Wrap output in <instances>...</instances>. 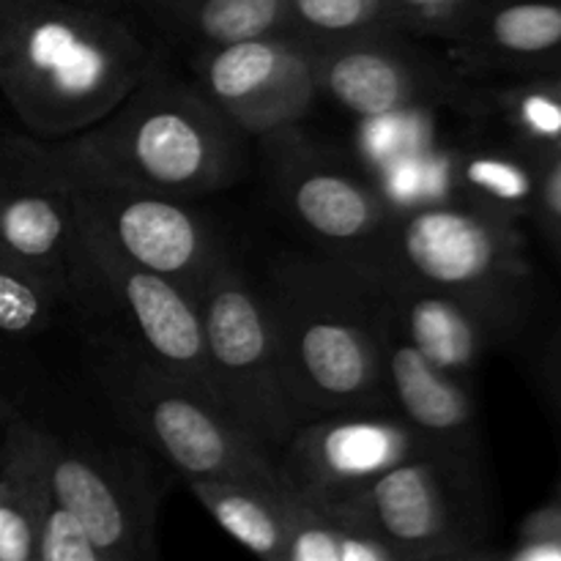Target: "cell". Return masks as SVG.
Segmentation results:
<instances>
[{
  "instance_id": "obj_30",
  "label": "cell",
  "mask_w": 561,
  "mask_h": 561,
  "mask_svg": "<svg viewBox=\"0 0 561 561\" xmlns=\"http://www.w3.org/2000/svg\"><path fill=\"white\" fill-rule=\"evenodd\" d=\"M531 219L540 225L548 244L561 257V151L542 162L540 192H537V206Z\"/></svg>"
},
{
  "instance_id": "obj_1",
  "label": "cell",
  "mask_w": 561,
  "mask_h": 561,
  "mask_svg": "<svg viewBox=\"0 0 561 561\" xmlns=\"http://www.w3.org/2000/svg\"><path fill=\"white\" fill-rule=\"evenodd\" d=\"M157 60V49L118 9L82 0H0V93L36 140L91 129Z\"/></svg>"
},
{
  "instance_id": "obj_26",
  "label": "cell",
  "mask_w": 561,
  "mask_h": 561,
  "mask_svg": "<svg viewBox=\"0 0 561 561\" xmlns=\"http://www.w3.org/2000/svg\"><path fill=\"white\" fill-rule=\"evenodd\" d=\"M394 31L383 0H288V33L307 42Z\"/></svg>"
},
{
  "instance_id": "obj_12",
  "label": "cell",
  "mask_w": 561,
  "mask_h": 561,
  "mask_svg": "<svg viewBox=\"0 0 561 561\" xmlns=\"http://www.w3.org/2000/svg\"><path fill=\"white\" fill-rule=\"evenodd\" d=\"M195 85L244 137L299 129L321 99L316 47L294 33L192 49Z\"/></svg>"
},
{
  "instance_id": "obj_2",
  "label": "cell",
  "mask_w": 561,
  "mask_h": 561,
  "mask_svg": "<svg viewBox=\"0 0 561 561\" xmlns=\"http://www.w3.org/2000/svg\"><path fill=\"white\" fill-rule=\"evenodd\" d=\"M299 420L389 411L378 354V290L340 257L285 252L257 277Z\"/></svg>"
},
{
  "instance_id": "obj_23",
  "label": "cell",
  "mask_w": 561,
  "mask_h": 561,
  "mask_svg": "<svg viewBox=\"0 0 561 561\" xmlns=\"http://www.w3.org/2000/svg\"><path fill=\"white\" fill-rule=\"evenodd\" d=\"M190 491L206 507L214 524L228 531L239 546L255 557L285 561V515L279 496L285 491L250 485L239 480H214L197 477Z\"/></svg>"
},
{
  "instance_id": "obj_4",
  "label": "cell",
  "mask_w": 561,
  "mask_h": 561,
  "mask_svg": "<svg viewBox=\"0 0 561 561\" xmlns=\"http://www.w3.org/2000/svg\"><path fill=\"white\" fill-rule=\"evenodd\" d=\"M85 362L121 425L186 480L214 477L288 491L274 458L217 405L153 365L118 329L88 323Z\"/></svg>"
},
{
  "instance_id": "obj_6",
  "label": "cell",
  "mask_w": 561,
  "mask_h": 561,
  "mask_svg": "<svg viewBox=\"0 0 561 561\" xmlns=\"http://www.w3.org/2000/svg\"><path fill=\"white\" fill-rule=\"evenodd\" d=\"M69 279L82 321L118 329L153 365L219 409L195 296L124 255L77 206Z\"/></svg>"
},
{
  "instance_id": "obj_3",
  "label": "cell",
  "mask_w": 561,
  "mask_h": 561,
  "mask_svg": "<svg viewBox=\"0 0 561 561\" xmlns=\"http://www.w3.org/2000/svg\"><path fill=\"white\" fill-rule=\"evenodd\" d=\"M241 137L195 82L173 75L159 55L118 107L60 142L113 179L195 201L239 179Z\"/></svg>"
},
{
  "instance_id": "obj_14",
  "label": "cell",
  "mask_w": 561,
  "mask_h": 561,
  "mask_svg": "<svg viewBox=\"0 0 561 561\" xmlns=\"http://www.w3.org/2000/svg\"><path fill=\"white\" fill-rule=\"evenodd\" d=\"M422 453L425 444L398 414L359 411L301 422L274 463L294 496L332 510Z\"/></svg>"
},
{
  "instance_id": "obj_24",
  "label": "cell",
  "mask_w": 561,
  "mask_h": 561,
  "mask_svg": "<svg viewBox=\"0 0 561 561\" xmlns=\"http://www.w3.org/2000/svg\"><path fill=\"white\" fill-rule=\"evenodd\" d=\"M71 307L69 285L38 263L0 247V334L47 332Z\"/></svg>"
},
{
  "instance_id": "obj_10",
  "label": "cell",
  "mask_w": 561,
  "mask_h": 561,
  "mask_svg": "<svg viewBox=\"0 0 561 561\" xmlns=\"http://www.w3.org/2000/svg\"><path fill=\"white\" fill-rule=\"evenodd\" d=\"M44 142L75 206L82 208L124 255L195 296L211 263L228 247L206 219L192 211L186 201L113 179L71 153L60 140Z\"/></svg>"
},
{
  "instance_id": "obj_8",
  "label": "cell",
  "mask_w": 561,
  "mask_h": 561,
  "mask_svg": "<svg viewBox=\"0 0 561 561\" xmlns=\"http://www.w3.org/2000/svg\"><path fill=\"white\" fill-rule=\"evenodd\" d=\"M480 499V471L422 453L327 513L376 537L398 561L482 559L491 551Z\"/></svg>"
},
{
  "instance_id": "obj_17",
  "label": "cell",
  "mask_w": 561,
  "mask_h": 561,
  "mask_svg": "<svg viewBox=\"0 0 561 561\" xmlns=\"http://www.w3.org/2000/svg\"><path fill=\"white\" fill-rule=\"evenodd\" d=\"M438 42L463 77L561 69V0H477Z\"/></svg>"
},
{
  "instance_id": "obj_19",
  "label": "cell",
  "mask_w": 561,
  "mask_h": 561,
  "mask_svg": "<svg viewBox=\"0 0 561 561\" xmlns=\"http://www.w3.org/2000/svg\"><path fill=\"white\" fill-rule=\"evenodd\" d=\"M453 107L540 162L561 151V69L463 77Z\"/></svg>"
},
{
  "instance_id": "obj_16",
  "label": "cell",
  "mask_w": 561,
  "mask_h": 561,
  "mask_svg": "<svg viewBox=\"0 0 561 561\" xmlns=\"http://www.w3.org/2000/svg\"><path fill=\"white\" fill-rule=\"evenodd\" d=\"M75 203L47 142L0 131V247L38 263L71 290Z\"/></svg>"
},
{
  "instance_id": "obj_22",
  "label": "cell",
  "mask_w": 561,
  "mask_h": 561,
  "mask_svg": "<svg viewBox=\"0 0 561 561\" xmlns=\"http://www.w3.org/2000/svg\"><path fill=\"white\" fill-rule=\"evenodd\" d=\"M179 42L195 47L288 33V0H135Z\"/></svg>"
},
{
  "instance_id": "obj_9",
  "label": "cell",
  "mask_w": 561,
  "mask_h": 561,
  "mask_svg": "<svg viewBox=\"0 0 561 561\" xmlns=\"http://www.w3.org/2000/svg\"><path fill=\"white\" fill-rule=\"evenodd\" d=\"M47 474L53 496L96 542L104 561H146L157 557L159 491L151 460L137 447L77 436L44 422Z\"/></svg>"
},
{
  "instance_id": "obj_11",
  "label": "cell",
  "mask_w": 561,
  "mask_h": 561,
  "mask_svg": "<svg viewBox=\"0 0 561 561\" xmlns=\"http://www.w3.org/2000/svg\"><path fill=\"white\" fill-rule=\"evenodd\" d=\"M272 142V186L285 217L323 255L370 268L381 255L398 208L378 186L288 129Z\"/></svg>"
},
{
  "instance_id": "obj_33",
  "label": "cell",
  "mask_w": 561,
  "mask_h": 561,
  "mask_svg": "<svg viewBox=\"0 0 561 561\" xmlns=\"http://www.w3.org/2000/svg\"><path fill=\"white\" fill-rule=\"evenodd\" d=\"M11 411V403L9 398H5V387H3V373H0V422L5 420V414Z\"/></svg>"
},
{
  "instance_id": "obj_18",
  "label": "cell",
  "mask_w": 561,
  "mask_h": 561,
  "mask_svg": "<svg viewBox=\"0 0 561 561\" xmlns=\"http://www.w3.org/2000/svg\"><path fill=\"white\" fill-rule=\"evenodd\" d=\"M373 277L383 316L442 370L469 378L504 334L455 296L414 283L387 268H365Z\"/></svg>"
},
{
  "instance_id": "obj_29",
  "label": "cell",
  "mask_w": 561,
  "mask_h": 561,
  "mask_svg": "<svg viewBox=\"0 0 561 561\" xmlns=\"http://www.w3.org/2000/svg\"><path fill=\"white\" fill-rule=\"evenodd\" d=\"M518 561H561V499L537 507L520 524L518 548L510 551Z\"/></svg>"
},
{
  "instance_id": "obj_28",
  "label": "cell",
  "mask_w": 561,
  "mask_h": 561,
  "mask_svg": "<svg viewBox=\"0 0 561 561\" xmlns=\"http://www.w3.org/2000/svg\"><path fill=\"white\" fill-rule=\"evenodd\" d=\"M383 3L394 31L438 42L477 0H383Z\"/></svg>"
},
{
  "instance_id": "obj_25",
  "label": "cell",
  "mask_w": 561,
  "mask_h": 561,
  "mask_svg": "<svg viewBox=\"0 0 561 561\" xmlns=\"http://www.w3.org/2000/svg\"><path fill=\"white\" fill-rule=\"evenodd\" d=\"M285 561H398L387 546L285 491Z\"/></svg>"
},
{
  "instance_id": "obj_27",
  "label": "cell",
  "mask_w": 561,
  "mask_h": 561,
  "mask_svg": "<svg viewBox=\"0 0 561 561\" xmlns=\"http://www.w3.org/2000/svg\"><path fill=\"white\" fill-rule=\"evenodd\" d=\"M36 561H104L96 542L91 540L80 520L60 507L58 502H49L38 526Z\"/></svg>"
},
{
  "instance_id": "obj_34",
  "label": "cell",
  "mask_w": 561,
  "mask_h": 561,
  "mask_svg": "<svg viewBox=\"0 0 561 561\" xmlns=\"http://www.w3.org/2000/svg\"><path fill=\"white\" fill-rule=\"evenodd\" d=\"M557 499H561V485H559V491H557Z\"/></svg>"
},
{
  "instance_id": "obj_7",
  "label": "cell",
  "mask_w": 561,
  "mask_h": 561,
  "mask_svg": "<svg viewBox=\"0 0 561 561\" xmlns=\"http://www.w3.org/2000/svg\"><path fill=\"white\" fill-rule=\"evenodd\" d=\"M195 301L219 409L268 458H277L301 420L257 279L225 247Z\"/></svg>"
},
{
  "instance_id": "obj_20",
  "label": "cell",
  "mask_w": 561,
  "mask_h": 561,
  "mask_svg": "<svg viewBox=\"0 0 561 561\" xmlns=\"http://www.w3.org/2000/svg\"><path fill=\"white\" fill-rule=\"evenodd\" d=\"M0 425V561H36L38 526L53 502L47 433L14 405Z\"/></svg>"
},
{
  "instance_id": "obj_21",
  "label": "cell",
  "mask_w": 561,
  "mask_h": 561,
  "mask_svg": "<svg viewBox=\"0 0 561 561\" xmlns=\"http://www.w3.org/2000/svg\"><path fill=\"white\" fill-rule=\"evenodd\" d=\"M540 173V159L499 137L449 153L453 201H463L507 222H520L535 214Z\"/></svg>"
},
{
  "instance_id": "obj_31",
  "label": "cell",
  "mask_w": 561,
  "mask_h": 561,
  "mask_svg": "<svg viewBox=\"0 0 561 561\" xmlns=\"http://www.w3.org/2000/svg\"><path fill=\"white\" fill-rule=\"evenodd\" d=\"M542 376H546V387L551 392L553 403H557L561 414V323L553 332L551 343L546 348V359H542Z\"/></svg>"
},
{
  "instance_id": "obj_15",
  "label": "cell",
  "mask_w": 561,
  "mask_h": 561,
  "mask_svg": "<svg viewBox=\"0 0 561 561\" xmlns=\"http://www.w3.org/2000/svg\"><path fill=\"white\" fill-rule=\"evenodd\" d=\"M378 354L389 411L420 436L427 453L480 471V420L469 383L422 356L383 316L381 301Z\"/></svg>"
},
{
  "instance_id": "obj_5",
  "label": "cell",
  "mask_w": 561,
  "mask_h": 561,
  "mask_svg": "<svg viewBox=\"0 0 561 561\" xmlns=\"http://www.w3.org/2000/svg\"><path fill=\"white\" fill-rule=\"evenodd\" d=\"M370 268H387L455 296L485 316L504 340L524 327L535 294L518 222L463 201H431L394 214Z\"/></svg>"
},
{
  "instance_id": "obj_13",
  "label": "cell",
  "mask_w": 561,
  "mask_h": 561,
  "mask_svg": "<svg viewBox=\"0 0 561 561\" xmlns=\"http://www.w3.org/2000/svg\"><path fill=\"white\" fill-rule=\"evenodd\" d=\"M400 31L312 42L321 96L362 121L453 104L463 75Z\"/></svg>"
},
{
  "instance_id": "obj_32",
  "label": "cell",
  "mask_w": 561,
  "mask_h": 561,
  "mask_svg": "<svg viewBox=\"0 0 561 561\" xmlns=\"http://www.w3.org/2000/svg\"><path fill=\"white\" fill-rule=\"evenodd\" d=\"M82 3H93V5H104V9L124 11V5L135 3V0H82Z\"/></svg>"
}]
</instances>
